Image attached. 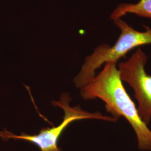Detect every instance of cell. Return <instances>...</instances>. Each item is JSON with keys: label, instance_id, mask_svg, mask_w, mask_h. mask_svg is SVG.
Listing matches in <instances>:
<instances>
[{"label": "cell", "instance_id": "cell-3", "mask_svg": "<svg viewBox=\"0 0 151 151\" xmlns=\"http://www.w3.org/2000/svg\"><path fill=\"white\" fill-rule=\"evenodd\" d=\"M70 98L67 93L61 95L59 101L53 102V104L62 109L65 116L62 123L56 127L46 128L40 130L37 134H27L22 133L15 135L5 130L0 131V137L4 140L10 139L23 140L30 142L38 147L41 151H61L58 147V142L64 130L72 122L83 119H99L115 123L118 119L112 116L104 115L100 112L90 113L82 110L80 106H70Z\"/></svg>", "mask_w": 151, "mask_h": 151}, {"label": "cell", "instance_id": "cell-4", "mask_svg": "<svg viewBox=\"0 0 151 151\" xmlns=\"http://www.w3.org/2000/svg\"><path fill=\"white\" fill-rule=\"evenodd\" d=\"M148 58L145 52L138 48L118 67L121 80L133 88L139 115L147 125L151 120V76L145 69Z\"/></svg>", "mask_w": 151, "mask_h": 151}, {"label": "cell", "instance_id": "cell-1", "mask_svg": "<svg viewBox=\"0 0 151 151\" xmlns=\"http://www.w3.org/2000/svg\"><path fill=\"white\" fill-rule=\"evenodd\" d=\"M81 95L85 100H103L106 111L113 117H123L129 123L135 132L138 148L151 151V130L140 118L135 104L126 91L116 63H106L103 70L81 87Z\"/></svg>", "mask_w": 151, "mask_h": 151}, {"label": "cell", "instance_id": "cell-5", "mask_svg": "<svg viewBox=\"0 0 151 151\" xmlns=\"http://www.w3.org/2000/svg\"><path fill=\"white\" fill-rule=\"evenodd\" d=\"M127 14L151 19V0H139L137 3H122L113 11L110 19L115 21Z\"/></svg>", "mask_w": 151, "mask_h": 151}, {"label": "cell", "instance_id": "cell-2", "mask_svg": "<svg viewBox=\"0 0 151 151\" xmlns=\"http://www.w3.org/2000/svg\"><path fill=\"white\" fill-rule=\"evenodd\" d=\"M118 27L120 34L113 45L102 44L87 56L81 70L74 79L76 86L80 88L86 85L95 76L96 70L103 64L117 62L130 51L140 46L151 44V27L143 25L145 30L140 32L131 27L122 19L114 21Z\"/></svg>", "mask_w": 151, "mask_h": 151}]
</instances>
